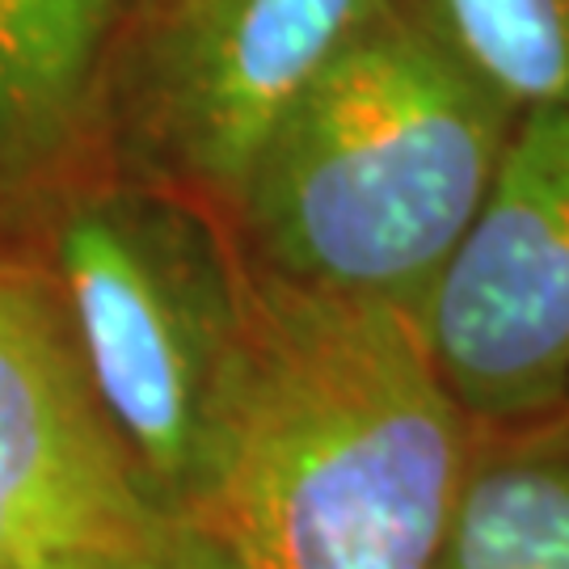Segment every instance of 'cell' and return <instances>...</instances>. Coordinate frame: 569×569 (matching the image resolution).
I'll use <instances>...</instances> for the list:
<instances>
[{
    "mask_svg": "<svg viewBox=\"0 0 569 569\" xmlns=\"http://www.w3.org/2000/svg\"><path fill=\"white\" fill-rule=\"evenodd\" d=\"M34 258L148 498L190 519L249 321V262L232 228L106 169L56 207Z\"/></svg>",
    "mask_w": 569,
    "mask_h": 569,
    "instance_id": "3957f363",
    "label": "cell"
},
{
    "mask_svg": "<svg viewBox=\"0 0 569 569\" xmlns=\"http://www.w3.org/2000/svg\"><path fill=\"white\" fill-rule=\"evenodd\" d=\"M161 510L89 388L56 283L0 253V569L106 549Z\"/></svg>",
    "mask_w": 569,
    "mask_h": 569,
    "instance_id": "8992f818",
    "label": "cell"
},
{
    "mask_svg": "<svg viewBox=\"0 0 569 569\" xmlns=\"http://www.w3.org/2000/svg\"><path fill=\"white\" fill-rule=\"evenodd\" d=\"M519 430H540V435H561V439H569V397L557 409H552L549 418H540V422H531V427H519Z\"/></svg>",
    "mask_w": 569,
    "mask_h": 569,
    "instance_id": "8fae6325",
    "label": "cell"
},
{
    "mask_svg": "<svg viewBox=\"0 0 569 569\" xmlns=\"http://www.w3.org/2000/svg\"><path fill=\"white\" fill-rule=\"evenodd\" d=\"M435 9L515 106H569V0H435Z\"/></svg>",
    "mask_w": 569,
    "mask_h": 569,
    "instance_id": "9c48e42d",
    "label": "cell"
},
{
    "mask_svg": "<svg viewBox=\"0 0 569 569\" xmlns=\"http://www.w3.org/2000/svg\"><path fill=\"white\" fill-rule=\"evenodd\" d=\"M477 439L418 312L249 262L241 363L190 523L244 569H430Z\"/></svg>",
    "mask_w": 569,
    "mask_h": 569,
    "instance_id": "6da1fadb",
    "label": "cell"
},
{
    "mask_svg": "<svg viewBox=\"0 0 569 569\" xmlns=\"http://www.w3.org/2000/svg\"><path fill=\"white\" fill-rule=\"evenodd\" d=\"M418 321L481 430L531 427L569 397V106L519 110Z\"/></svg>",
    "mask_w": 569,
    "mask_h": 569,
    "instance_id": "5b68a950",
    "label": "cell"
},
{
    "mask_svg": "<svg viewBox=\"0 0 569 569\" xmlns=\"http://www.w3.org/2000/svg\"><path fill=\"white\" fill-rule=\"evenodd\" d=\"M406 0H127L106 72V164L232 220L270 127Z\"/></svg>",
    "mask_w": 569,
    "mask_h": 569,
    "instance_id": "277c9868",
    "label": "cell"
},
{
    "mask_svg": "<svg viewBox=\"0 0 569 569\" xmlns=\"http://www.w3.org/2000/svg\"><path fill=\"white\" fill-rule=\"evenodd\" d=\"M42 569H244L232 552L207 528L178 519V515H157L148 528L122 536L106 549H84L56 557Z\"/></svg>",
    "mask_w": 569,
    "mask_h": 569,
    "instance_id": "30bf717a",
    "label": "cell"
},
{
    "mask_svg": "<svg viewBox=\"0 0 569 569\" xmlns=\"http://www.w3.org/2000/svg\"><path fill=\"white\" fill-rule=\"evenodd\" d=\"M519 110L435 0H406L270 127L228 228L266 274L418 312L486 203Z\"/></svg>",
    "mask_w": 569,
    "mask_h": 569,
    "instance_id": "7a4b0ae2",
    "label": "cell"
},
{
    "mask_svg": "<svg viewBox=\"0 0 569 569\" xmlns=\"http://www.w3.org/2000/svg\"><path fill=\"white\" fill-rule=\"evenodd\" d=\"M127 0H0V253H34L106 169V72Z\"/></svg>",
    "mask_w": 569,
    "mask_h": 569,
    "instance_id": "52a82bcc",
    "label": "cell"
},
{
    "mask_svg": "<svg viewBox=\"0 0 569 569\" xmlns=\"http://www.w3.org/2000/svg\"><path fill=\"white\" fill-rule=\"evenodd\" d=\"M430 569H569V439L481 430Z\"/></svg>",
    "mask_w": 569,
    "mask_h": 569,
    "instance_id": "ba28073f",
    "label": "cell"
}]
</instances>
